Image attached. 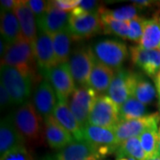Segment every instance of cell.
I'll return each mask as SVG.
<instances>
[{
  "mask_svg": "<svg viewBox=\"0 0 160 160\" xmlns=\"http://www.w3.org/2000/svg\"><path fill=\"white\" fill-rule=\"evenodd\" d=\"M44 133L46 142L52 149L61 150L75 142L73 135L52 115L44 119Z\"/></svg>",
  "mask_w": 160,
  "mask_h": 160,
  "instance_id": "obj_16",
  "label": "cell"
},
{
  "mask_svg": "<svg viewBox=\"0 0 160 160\" xmlns=\"http://www.w3.org/2000/svg\"><path fill=\"white\" fill-rule=\"evenodd\" d=\"M33 160H55V158H54V155H46L44 157L39 158Z\"/></svg>",
  "mask_w": 160,
  "mask_h": 160,
  "instance_id": "obj_41",
  "label": "cell"
},
{
  "mask_svg": "<svg viewBox=\"0 0 160 160\" xmlns=\"http://www.w3.org/2000/svg\"><path fill=\"white\" fill-rule=\"evenodd\" d=\"M102 6L95 0H83L80 1L78 7L86 12H99Z\"/></svg>",
  "mask_w": 160,
  "mask_h": 160,
  "instance_id": "obj_36",
  "label": "cell"
},
{
  "mask_svg": "<svg viewBox=\"0 0 160 160\" xmlns=\"http://www.w3.org/2000/svg\"><path fill=\"white\" fill-rule=\"evenodd\" d=\"M13 12L15 13L18 22L20 23L23 38L29 42L34 49L38 29L37 19L29 7L28 1L18 0L17 4L13 9Z\"/></svg>",
  "mask_w": 160,
  "mask_h": 160,
  "instance_id": "obj_17",
  "label": "cell"
},
{
  "mask_svg": "<svg viewBox=\"0 0 160 160\" xmlns=\"http://www.w3.org/2000/svg\"><path fill=\"white\" fill-rule=\"evenodd\" d=\"M117 160H129V158H120Z\"/></svg>",
  "mask_w": 160,
  "mask_h": 160,
  "instance_id": "obj_44",
  "label": "cell"
},
{
  "mask_svg": "<svg viewBox=\"0 0 160 160\" xmlns=\"http://www.w3.org/2000/svg\"><path fill=\"white\" fill-rule=\"evenodd\" d=\"M101 19L103 24L104 34L115 35L117 37L121 38L122 39H128V34H129L128 22L118 21L103 15H101Z\"/></svg>",
  "mask_w": 160,
  "mask_h": 160,
  "instance_id": "obj_30",
  "label": "cell"
},
{
  "mask_svg": "<svg viewBox=\"0 0 160 160\" xmlns=\"http://www.w3.org/2000/svg\"><path fill=\"white\" fill-rule=\"evenodd\" d=\"M159 20H160V17H159Z\"/></svg>",
  "mask_w": 160,
  "mask_h": 160,
  "instance_id": "obj_51",
  "label": "cell"
},
{
  "mask_svg": "<svg viewBox=\"0 0 160 160\" xmlns=\"http://www.w3.org/2000/svg\"><path fill=\"white\" fill-rule=\"evenodd\" d=\"M158 50H159V51H160V47H159V49H158Z\"/></svg>",
  "mask_w": 160,
  "mask_h": 160,
  "instance_id": "obj_50",
  "label": "cell"
},
{
  "mask_svg": "<svg viewBox=\"0 0 160 160\" xmlns=\"http://www.w3.org/2000/svg\"><path fill=\"white\" fill-rule=\"evenodd\" d=\"M154 82L156 90H157V92H158V96H159L160 99V71L155 76Z\"/></svg>",
  "mask_w": 160,
  "mask_h": 160,
  "instance_id": "obj_40",
  "label": "cell"
},
{
  "mask_svg": "<svg viewBox=\"0 0 160 160\" xmlns=\"http://www.w3.org/2000/svg\"><path fill=\"white\" fill-rule=\"evenodd\" d=\"M1 38L7 45H11L24 38L18 19L13 11L1 10Z\"/></svg>",
  "mask_w": 160,
  "mask_h": 160,
  "instance_id": "obj_22",
  "label": "cell"
},
{
  "mask_svg": "<svg viewBox=\"0 0 160 160\" xmlns=\"http://www.w3.org/2000/svg\"><path fill=\"white\" fill-rule=\"evenodd\" d=\"M69 29L74 40L89 38L101 32L103 24L99 12H86L78 6L70 12Z\"/></svg>",
  "mask_w": 160,
  "mask_h": 160,
  "instance_id": "obj_4",
  "label": "cell"
},
{
  "mask_svg": "<svg viewBox=\"0 0 160 160\" xmlns=\"http://www.w3.org/2000/svg\"><path fill=\"white\" fill-rule=\"evenodd\" d=\"M115 155L118 158H132L136 160H147V155L144 152L139 137L130 138L118 145Z\"/></svg>",
  "mask_w": 160,
  "mask_h": 160,
  "instance_id": "obj_26",
  "label": "cell"
},
{
  "mask_svg": "<svg viewBox=\"0 0 160 160\" xmlns=\"http://www.w3.org/2000/svg\"><path fill=\"white\" fill-rule=\"evenodd\" d=\"M160 122V114L151 113L142 118L129 121H121L114 129L115 134L119 144L130 138L140 137L144 132L149 129H158Z\"/></svg>",
  "mask_w": 160,
  "mask_h": 160,
  "instance_id": "obj_10",
  "label": "cell"
},
{
  "mask_svg": "<svg viewBox=\"0 0 160 160\" xmlns=\"http://www.w3.org/2000/svg\"><path fill=\"white\" fill-rule=\"evenodd\" d=\"M141 11L142 10H140L137 6L132 4V5L121 6L119 8H116V9H108L102 6L100 9L99 13L100 15L107 16V17L118 20V21L129 22L132 19L138 16V13Z\"/></svg>",
  "mask_w": 160,
  "mask_h": 160,
  "instance_id": "obj_29",
  "label": "cell"
},
{
  "mask_svg": "<svg viewBox=\"0 0 160 160\" xmlns=\"http://www.w3.org/2000/svg\"><path fill=\"white\" fill-rule=\"evenodd\" d=\"M158 152L160 154V136H159V142H158Z\"/></svg>",
  "mask_w": 160,
  "mask_h": 160,
  "instance_id": "obj_46",
  "label": "cell"
},
{
  "mask_svg": "<svg viewBox=\"0 0 160 160\" xmlns=\"http://www.w3.org/2000/svg\"><path fill=\"white\" fill-rule=\"evenodd\" d=\"M81 0H55L54 5L59 9L64 12H71L79 6Z\"/></svg>",
  "mask_w": 160,
  "mask_h": 160,
  "instance_id": "obj_35",
  "label": "cell"
},
{
  "mask_svg": "<svg viewBox=\"0 0 160 160\" xmlns=\"http://www.w3.org/2000/svg\"><path fill=\"white\" fill-rule=\"evenodd\" d=\"M155 1H150V0H135L132 1V4L137 6L140 10H142L144 8H148L150 6H153L155 5Z\"/></svg>",
  "mask_w": 160,
  "mask_h": 160,
  "instance_id": "obj_39",
  "label": "cell"
},
{
  "mask_svg": "<svg viewBox=\"0 0 160 160\" xmlns=\"http://www.w3.org/2000/svg\"><path fill=\"white\" fill-rule=\"evenodd\" d=\"M156 16H158V17H160V8L158 10V12H157V13L155 14Z\"/></svg>",
  "mask_w": 160,
  "mask_h": 160,
  "instance_id": "obj_45",
  "label": "cell"
},
{
  "mask_svg": "<svg viewBox=\"0 0 160 160\" xmlns=\"http://www.w3.org/2000/svg\"><path fill=\"white\" fill-rule=\"evenodd\" d=\"M158 134H159V136H160V127H159V129H158Z\"/></svg>",
  "mask_w": 160,
  "mask_h": 160,
  "instance_id": "obj_48",
  "label": "cell"
},
{
  "mask_svg": "<svg viewBox=\"0 0 160 160\" xmlns=\"http://www.w3.org/2000/svg\"><path fill=\"white\" fill-rule=\"evenodd\" d=\"M140 46L147 50H158L160 47V20L158 16L146 19Z\"/></svg>",
  "mask_w": 160,
  "mask_h": 160,
  "instance_id": "obj_25",
  "label": "cell"
},
{
  "mask_svg": "<svg viewBox=\"0 0 160 160\" xmlns=\"http://www.w3.org/2000/svg\"><path fill=\"white\" fill-rule=\"evenodd\" d=\"M18 0H1L0 1V6L1 10H6V11H13L14 7L17 4Z\"/></svg>",
  "mask_w": 160,
  "mask_h": 160,
  "instance_id": "obj_38",
  "label": "cell"
},
{
  "mask_svg": "<svg viewBox=\"0 0 160 160\" xmlns=\"http://www.w3.org/2000/svg\"><path fill=\"white\" fill-rule=\"evenodd\" d=\"M52 86L58 101L69 100L76 90V82L70 73L68 62L59 64L44 74Z\"/></svg>",
  "mask_w": 160,
  "mask_h": 160,
  "instance_id": "obj_11",
  "label": "cell"
},
{
  "mask_svg": "<svg viewBox=\"0 0 160 160\" xmlns=\"http://www.w3.org/2000/svg\"><path fill=\"white\" fill-rule=\"evenodd\" d=\"M138 75L139 73L125 69H118L115 72L107 93L119 108L128 99L133 96Z\"/></svg>",
  "mask_w": 160,
  "mask_h": 160,
  "instance_id": "obj_9",
  "label": "cell"
},
{
  "mask_svg": "<svg viewBox=\"0 0 160 160\" xmlns=\"http://www.w3.org/2000/svg\"><path fill=\"white\" fill-rule=\"evenodd\" d=\"M114 76V69L97 62L92 71L88 86L94 89L97 92L102 93L108 91Z\"/></svg>",
  "mask_w": 160,
  "mask_h": 160,
  "instance_id": "obj_23",
  "label": "cell"
},
{
  "mask_svg": "<svg viewBox=\"0 0 160 160\" xmlns=\"http://www.w3.org/2000/svg\"><path fill=\"white\" fill-rule=\"evenodd\" d=\"M69 12L59 9L53 1H49L47 11L37 20L38 29L52 36L69 27Z\"/></svg>",
  "mask_w": 160,
  "mask_h": 160,
  "instance_id": "obj_13",
  "label": "cell"
},
{
  "mask_svg": "<svg viewBox=\"0 0 160 160\" xmlns=\"http://www.w3.org/2000/svg\"><path fill=\"white\" fill-rule=\"evenodd\" d=\"M52 116L62 126L73 135L76 141H84L83 128L72 113L67 101H58Z\"/></svg>",
  "mask_w": 160,
  "mask_h": 160,
  "instance_id": "obj_20",
  "label": "cell"
},
{
  "mask_svg": "<svg viewBox=\"0 0 160 160\" xmlns=\"http://www.w3.org/2000/svg\"><path fill=\"white\" fill-rule=\"evenodd\" d=\"M58 103V98L50 82L46 78L42 80L35 89L33 104L38 113L45 119L52 116Z\"/></svg>",
  "mask_w": 160,
  "mask_h": 160,
  "instance_id": "obj_15",
  "label": "cell"
},
{
  "mask_svg": "<svg viewBox=\"0 0 160 160\" xmlns=\"http://www.w3.org/2000/svg\"><path fill=\"white\" fill-rule=\"evenodd\" d=\"M96 155L94 147L86 141H75L54 155L55 160H85Z\"/></svg>",
  "mask_w": 160,
  "mask_h": 160,
  "instance_id": "obj_21",
  "label": "cell"
},
{
  "mask_svg": "<svg viewBox=\"0 0 160 160\" xmlns=\"http://www.w3.org/2000/svg\"><path fill=\"white\" fill-rule=\"evenodd\" d=\"M159 106H160V99H159Z\"/></svg>",
  "mask_w": 160,
  "mask_h": 160,
  "instance_id": "obj_49",
  "label": "cell"
},
{
  "mask_svg": "<svg viewBox=\"0 0 160 160\" xmlns=\"http://www.w3.org/2000/svg\"><path fill=\"white\" fill-rule=\"evenodd\" d=\"M146 111V105L139 102L135 97L132 96L119 108L120 122L142 118L145 116Z\"/></svg>",
  "mask_w": 160,
  "mask_h": 160,
  "instance_id": "obj_27",
  "label": "cell"
},
{
  "mask_svg": "<svg viewBox=\"0 0 160 160\" xmlns=\"http://www.w3.org/2000/svg\"><path fill=\"white\" fill-rule=\"evenodd\" d=\"M129 160H136V159H134V158H129Z\"/></svg>",
  "mask_w": 160,
  "mask_h": 160,
  "instance_id": "obj_47",
  "label": "cell"
},
{
  "mask_svg": "<svg viewBox=\"0 0 160 160\" xmlns=\"http://www.w3.org/2000/svg\"><path fill=\"white\" fill-rule=\"evenodd\" d=\"M34 53L38 69L43 76L48 70L57 66L52 35L38 30Z\"/></svg>",
  "mask_w": 160,
  "mask_h": 160,
  "instance_id": "obj_12",
  "label": "cell"
},
{
  "mask_svg": "<svg viewBox=\"0 0 160 160\" xmlns=\"http://www.w3.org/2000/svg\"><path fill=\"white\" fill-rule=\"evenodd\" d=\"M52 44L57 65L67 63L71 54V46L73 37L69 28L52 35Z\"/></svg>",
  "mask_w": 160,
  "mask_h": 160,
  "instance_id": "obj_24",
  "label": "cell"
},
{
  "mask_svg": "<svg viewBox=\"0 0 160 160\" xmlns=\"http://www.w3.org/2000/svg\"><path fill=\"white\" fill-rule=\"evenodd\" d=\"M129 50L132 62L142 69L147 76L154 78L160 71L159 50H147L140 45L130 46Z\"/></svg>",
  "mask_w": 160,
  "mask_h": 160,
  "instance_id": "obj_14",
  "label": "cell"
},
{
  "mask_svg": "<svg viewBox=\"0 0 160 160\" xmlns=\"http://www.w3.org/2000/svg\"><path fill=\"white\" fill-rule=\"evenodd\" d=\"M146 19L142 16H136L128 22L129 25V34H128V40L132 42L140 44L141 39L142 38L144 23Z\"/></svg>",
  "mask_w": 160,
  "mask_h": 160,
  "instance_id": "obj_32",
  "label": "cell"
},
{
  "mask_svg": "<svg viewBox=\"0 0 160 160\" xmlns=\"http://www.w3.org/2000/svg\"><path fill=\"white\" fill-rule=\"evenodd\" d=\"M119 122V107L109 95L100 94L90 113L88 124L114 130Z\"/></svg>",
  "mask_w": 160,
  "mask_h": 160,
  "instance_id": "obj_7",
  "label": "cell"
},
{
  "mask_svg": "<svg viewBox=\"0 0 160 160\" xmlns=\"http://www.w3.org/2000/svg\"><path fill=\"white\" fill-rule=\"evenodd\" d=\"M0 70L1 84L6 87L13 105L21 106L27 102L31 94L32 80L8 65H1Z\"/></svg>",
  "mask_w": 160,
  "mask_h": 160,
  "instance_id": "obj_3",
  "label": "cell"
},
{
  "mask_svg": "<svg viewBox=\"0 0 160 160\" xmlns=\"http://www.w3.org/2000/svg\"><path fill=\"white\" fill-rule=\"evenodd\" d=\"M0 160H33L25 146H21L1 156Z\"/></svg>",
  "mask_w": 160,
  "mask_h": 160,
  "instance_id": "obj_33",
  "label": "cell"
},
{
  "mask_svg": "<svg viewBox=\"0 0 160 160\" xmlns=\"http://www.w3.org/2000/svg\"><path fill=\"white\" fill-rule=\"evenodd\" d=\"M157 95V90L151 82H149L142 74L138 75L136 86L133 92V97H135L139 102L144 105L150 104L154 101Z\"/></svg>",
  "mask_w": 160,
  "mask_h": 160,
  "instance_id": "obj_28",
  "label": "cell"
},
{
  "mask_svg": "<svg viewBox=\"0 0 160 160\" xmlns=\"http://www.w3.org/2000/svg\"><path fill=\"white\" fill-rule=\"evenodd\" d=\"M28 4L35 14L37 20L39 19L47 11L49 7V1H44V0H29Z\"/></svg>",
  "mask_w": 160,
  "mask_h": 160,
  "instance_id": "obj_34",
  "label": "cell"
},
{
  "mask_svg": "<svg viewBox=\"0 0 160 160\" xmlns=\"http://www.w3.org/2000/svg\"><path fill=\"white\" fill-rule=\"evenodd\" d=\"M139 138H140L143 150L147 155L148 159L159 155V152H158L159 134H158V129L156 128L149 129L146 132H144Z\"/></svg>",
  "mask_w": 160,
  "mask_h": 160,
  "instance_id": "obj_31",
  "label": "cell"
},
{
  "mask_svg": "<svg viewBox=\"0 0 160 160\" xmlns=\"http://www.w3.org/2000/svg\"><path fill=\"white\" fill-rule=\"evenodd\" d=\"M97 62L92 47L78 46L74 48L68 62L70 73L78 86H88L92 69Z\"/></svg>",
  "mask_w": 160,
  "mask_h": 160,
  "instance_id": "obj_6",
  "label": "cell"
},
{
  "mask_svg": "<svg viewBox=\"0 0 160 160\" xmlns=\"http://www.w3.org/2000/svg\"><path fill=\"white\" fill-rule=\"evenodd\" d=\"M85 160H102V158H100L99 156H97V155H92V156L87 158Z\"/></svg>",
  "mask_w": 160,
  "mask_h": 160,
  "instance_id": "obj_42",
  "label": "cell"
},
{
  "mask_svg": "<svg viewBox=\"0 0 160 160\" xmlns=\"http://www.w3.org/2000/svg\"><path fill=\"white\" fill-rule=\"evenodd\" d=\"M13 122L25 141L31 143H41L44 140V123L36 110L33 102L28 101L12 113Z\"/></svg>",
  "mask_w": 160,
  "mask_h": 160,
  "instance_id": "obj_2",
  "label": "cell"
},
{
  "mask_svg": "<svg viewBox=\"0 0 160 160\" xmlns=\"http://www.w3.org/2000/svg\"><path fill=\"white\" fill-rule=\"evenodd\" d=\"M147 160H160V154L158 155V156H156L154 158H149V159Z\"/></svg>",
  "mask_w": 160,
  "mask_h": 160,
  "instance_id": "obj_43",
  "label": "cell"
},
{
  "mask_svg": "<svg viewBox=\"0 0 160 160\" xmlns=\"http://www.w3.org/2000/svg\"><path fill=\"white\" fill-rule=\"evenodd\" d=\"M1 65H8L17 69L24 76L29 77L32 82L37 78V62L34 49L25 38L8 45Z\"/></svg>",
  "mask_w": 160,
  "mask_h": 160,
  "instance_id": "obj_1",
  "label": "cell"
},
{
  "mask_svg": "<svg viewBox=\"0 0 160 160\" xmlns=\"http://www.w3.org/2000/svg\"><path fill=\"white\" fill-rule=\"evenodd\" d=\"M25 139L13 122L12 113L1 120L0 124V155L3 156L12 149L24 146Z\"/></svg>",
  "mask_w": 160,
  "mask_h": 160,
  "instance_id": "obj_18",
  "label": "cell"
},
{
  "mask_svg": "<svg viewBox=\"0 0 160 160\" xmlns=\"http://www.w3.org/2000/svg\"><path fill=\"white\" fill-rule=\"evenodd\" d=\"M13 105L11 97L3 84H0V106L1 110H6Z\"/></svg>",
  "mask_w": 160,
  "mask_h": 160,
  "instance_id": "obj_37",
  "label": "cell"
},
{
  "mask_svg": "<svg viewBox=\"0 0 160 160\" xmlns=\"http://www.w3.org/2000/svg\"><path fill=\"white\" fill-rule=\"evenodd\" d=\"M98 96V92L94 89L85 86H78L69 98V108L82 128L88 125L89 116Z\"/></svg>",
  "mask_w": 160,
  "mask_h": 160,
  "instance_id": "obj_8",
  "label": "cell"
},
{
  "mask_svg": "<svg viewBox=\"0 0 160 160\" xmlns=\"http://www.w3.org/2000/svg\"><path fill=\"white\" fill-rule=\"evenodd\" d=\"M83 137L84 141L92 145L95 149L101 147H112L118 149L119 145L114 130L90 124L83 128Z\"/></svg>",
  "mask_w": 160,
  "mask_h": 160,
  "instance_id": "obj_19",
  "label": "cell"
},
{
  "mask_svg": "<svg viewBox=\"0 0 160 160\" xmlns=\"http://www.w3.org/2000/svg\"><path fill=\"white\" fill-rule=\"evenodd\" d=\"M92 49L97 62L117 70L122 69L129 54L126 44L116 39L99 40L93 44Z\"/></svg>",
  "mask_w": 160,
  "mask_h": 160,
  "instance_id": "obj_5",
  "label": "cell"
}]
</instances>
